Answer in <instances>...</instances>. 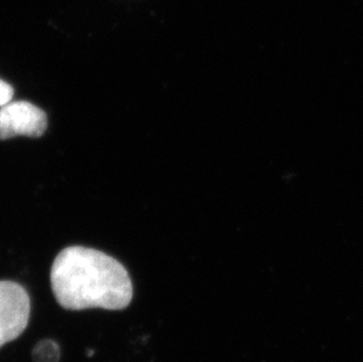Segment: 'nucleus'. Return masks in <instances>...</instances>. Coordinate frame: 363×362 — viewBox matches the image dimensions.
<instances>
[{
    "mask_svg": "<svg viewBox=\"0 0 363 362\" xmlns=\"http://www.w3.org/2000/svg\"><path fill=\"white\" fill-rule=\"evenodd\" d=\"M48 128V116L33 104L21 100L0 107V141L11 138H39Z\"/></svg>",
    "mask_w": 363,
    "mask_h": 362,
    "instance_id": "7ed1b4c3",
    "label": "nucleus"
},
{
    "mask_svg": "<svg viewBox=\"0 0 363 362\" xmlns=\"http://www.w3.org/2000/svg\"><path fill=\"white\" fill-rule=\"evenodd\" d=\"M14 89L9 82H4L3 79H0V107L11 103V100L13 98Z\"/></svg>",
    "mask_w": 363,
    "mask_h": 362,
    "instance_id": "39448f33",
    "label": "nucleus"
},
{
    "mask_svg": "<svg viewBox=\"0 0 363 362\" xmlns=\"http://www.w3.org/2000/svg\"><path fill=\"white\" fill-rule=\"evenodd\" d=\"M33 362H58L60 359V347L50 339L41 340L32 351Z\"/></svg>",
    "mask_w": 363,
    "mask_h": 362,
    "instance_id": "20e7f679",
    "label": "nucleus"
},
{
    "mask_svg": "<svg viewBox=\"0 0 363 362\" xmlns=\"http://www.w3.org/2000/svg\"><path fill=\"white\" fill-rule=\"evenodd\" d=\"M51 286L55 300L69 311H121L133 299L126 268L112 256L87 247H67L55 256Z\"/></svg>",
    "mask_w": 363,
    "mask_h": 362,
    "instance_id": "f257e3e1",
    "label": "nucleus"
},
{
    "mask_svg": "<svg viewBox=\"0 0 363 362\" xmlns=\"http://www.w3.org/2000/svg\"><path fill=\"white\" fill-rule=\"evenodd\" d=\"M30 312L28 290L14 281H0V349L23 334Z\"/></svg>",
    "mask_w": 363,
    "mask_h": 362,
    "instance_id": "f03ea898",
    "label": "nucleus"
}]
</instances>
